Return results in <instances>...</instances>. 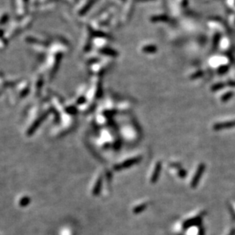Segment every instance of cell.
I'll return each mask as SVG.
<instances>
[{
	"label": "cell",
	"instance_id": "6da1fadb",
	"mask_svg": "<svg viewBox=\"0 0 235 235\" xmlns=\"http://www.w3.org/2000/svg\"><path fill=\"white\" fill-rule=\"evenodd\" d=\"M205 170V165H203L202 163L197 166L195 170H194V174H192V176H191L190 178V186L191 187H195L197 185V182H198L199 181L200 177L202 176V173L203 172V170Z\"/></svg>",
	"mask_w": 235,
	"mask_h": 235
},
{
	"label": "cell",
	"instance_id": "7a4b0ae2",
	"mask_svg": "<svg viewBox=\"0 0 235 235\" xmlns=\"http://www.w3.org/2000/svg\"><path fill=\"white\" fill-rule=\"evenodd\" d=\"M160 168H161V165H160V162L157 161L154 163V166H153L152 170H151V174L150 175V180L151 182H155L158 179L159 174H160Z\"/></svg>",
	"mask_w": 235,
	"mask_h": 235
},
{
	"label": "cell",
	"instance_id": "3957f363",
	"mask_svg": "<svg viewBox=\"0 0 235 235\" xmlns=\"http://www.w3.org/2000/svg\"><path fill=\"white\" fill-rule=\"evenodd\" d=\"M136 162H138V158L137 157H131V158L127 159V160L123 163H120L119 164L116 166V169L117 170H120V169H123V168H126L127 166H130L135 164L136 163Z\"/></svg>",
	"mask_w": 235,
	"mask_h": 235
},
{
	"label": "cell",
	"instance_id": "277c9868",
	"mask_svg": "<svg viewBox=\"0 0 235 235\" xmlns=\"http://www.w3.org/2000/svg\"><path fill=\"white\" fill-rule=\"evenodd\" d=\"M235 127V121H226V122H221L215 124L213 127L214 130H221V129L228 128V127Z\"/></svg>",
	"mask_w": 235,
	"mask_h": 235
}]
</instances>
